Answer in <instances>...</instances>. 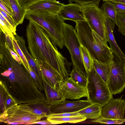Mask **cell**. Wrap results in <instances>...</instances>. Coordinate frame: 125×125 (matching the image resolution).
Returning <instances> with one entry per match:
<instances>
[{
    "label": "cell",
    "instance_id": "obj_5",
    "mask_svg": "<svg viewBox=\"0 0 125 125\" xmlns=\"http://www.w3.org/2000/svg\"><path fill=\"white\" fill-rule=\"evenodd\" d=\"M87 99L102 106L113 98L107 84L93 67L86 74Z\"/></svg>",
    "mask_w": 125,
    "mask_h": 125
},
{
    "label": "cell",
    "instance_id": "obj_11",
    "mask_svg": "<svg viewBox=\"0 0 125 125\" xmlns=\"http://www.w3.org/2000/svg\"><path fill=\"white\" fill-rule=\"evenodd\" d=\"M121 97L113 98L102 107L101 116L106 118L122 119L124 118L125 110V101Z\"/></svg>",
    "mask_w": 125,
    "mask_h": 125
},
{
    "label": "cell",
    "instance_id": "obj_18",
    "mask_svg": "<svg viewBox=\"0 0 125 125\" xmlns=\"http://www.w3.org/2000/svg\"><path fill=\"white\" fill-rule=\"evenodd\" d=\"M21 109L33 115L42 117H46V115L50 113V107L45 101L28 104H18Z\"/></svg>",
    "mask_w": 125,
    "mask_h": 125
},
{
    "label": "cell",
    "instance_id": "obj_37",
    "mask_svg": "<svg viewBox=\"0 0 125 125\" xmlns=\"http://www.w3.org/2000/svg\"><path fill=\"white\" fill-rule=\"evenodd\" d=\"M0 13L9 22L14 30L16 31V28L18 25L13 20L12 17L0 8Z\"/></svg>",
    "mask_w": 125,
    "mask_h": 125
},
{
    "label": "cell",
    "instance_id": "obj_40",
    "mask_svg": "<svg viewBox=\"0 0 125 125\" xmlns=\"http://www.w3.org/2000/svg\"><path fill=\"white\" fill-rule=\"evenodd\" d=\"M0 19L11 31L15 35H17L16 31L15 30L9 22L0 13Z\"/></svg>",
    "mask_w": 125,
    "mask_h": 125
},
{
    "label": "cell",
    "instance_id": "obj_41",
    "mask_svg": "<svg viewBox=\"0 0 125 125\" xmlns=\"http://www.w3.org/2000/svg\"><path fill=\"white\" fill-rule=\"evenodd\" d=\"M34 124H40L43 125H53L50 121L47 119L46 120H39L34 122L28 124L27 125Z\"/></svg>",
    "mask_w": 125,
    "mask_h": 125
},
{
    "label": "cell",
    "instance_id": "obj_35",
    "mask_svg": "<svg viewBox=\"0 0 125 125\" xmlns=\"http://www.w3.org/2000/svg\"><path fill=\"white\" fill-rule=\"evenodd\" d=\"M78 115H80L77 112L73 113H66L58 114L51 113L47 115L46 117H62Z\"/></svg>",
    "mask_w": 125,
    "mask_h": 125
},
{
    "label": "cell",
    "instance_id": "obj_1",
    "mask_svg": "<svg viewBox=\"0 0 125 125\" xmlns=\"http://www.w3.org/2000/svg\"><path fill=\"white\" fill-rule=\"evenodd\" d=\"M0 80L18 104L44 101L45 96L40 91L22 64L12 57L4 45L0 47Z\"/></svg>",
    "mask_w": 125,
    "mask_h": 125
},
{
    "label": "cell",
    "instance_id": "obj_44",
    "mask_svg": "<svg viewBox=\"0 0 125 125\" xmlns=\"http://www.w3.org/2000/svg\"><path fill=\"white\" fill-rule=\"evenodd\" d=\"M108 1H109V0H103V1L104 2H105Z\"/></svg>",
    "mask_w": 125,
    "mask_h": 125
},
{
    "label": "cell",
    "instance_id": "obj_19",
    "mask_svg": "<svg viewBox=\"0 0 125 125\" xmlns=\"http://www.w3.org/2000/svg\"><path fill=\"white\" fill-rule=\"evenodd\" d=\"M103 14L107 31L108 42L110 44V47L114 54L118 57L125 59V55L123 53L118 45L113 34L115 24L104 13Z\"/></svg>",
    "mask_w": 125,
    "mask_h": 125
},
{
    "label": "cell",
    "instance_id": "obj_42",
    "mask_svg": "<svg viewBox=\"0 0 125 125\" xmlns=\"http://www.w3.org/2000/svg\"><path fill=\"white\" fill-rule=\"evenodd\" d=\"M7 44L11 49L13 51L12 39L7 34L4 33Z\"/></svg>",
    "mask_w": 125,
    "mask_h": 125
},
{
    "label": "cell",
    "instance_id": "obj_24",
    "mask_svg": "<svg viewBox=\"0 0 125 125\" xmlns=\"http://www.w3.org/2000/svg\"><path fill=\"white\" fill-rule=\"evenodd\" d=\"M104 14L110 19L117 26V13L114 4L108 1L103 4L101 9Z\"/></svg>",
    "mask_w": 125,
    "mask_h": 125
},
{
    "label": "cell",
    "instance_id": "obj_31",
    "mask_svg": "<svg viewBox=\"0 0 125 125\" xmlns=\"http://www.w3.org/2000/svg\"><path fill=\"white\" fill-rule=\"evenodd\" d=\"M0 8L12 17V11L8 0H0Z\"/></svg>",
    "mask_w": 125,
    "mask_h": 125
},
{
    "label": "cell",
    "instance_id": "obj_25",
    "mask_svg": "<svg viewBox=\"0 0 125 125\" xmlns=\"http://www.w3.org/2000/svg\"><path fill=\"white\" fill-rule=\"evenodd\" d=\"M81 50L85 70L87 74L93 68L94 60L87 50L81 44Z\"/></svg>",
    "mask_w": 125,
    "mask_h": 125
},
{
    "label": "cell",
    "instance_id": "obj_3",
    "mask_svg": "<svg viewBox=\"0 0 125 125\" xmlns=\"http://www.w3.org/2000/svg\"><path fill=\"white\" fill-rule=\"evenodd\" d=\"M75 22V29L80 43L93 60L110 64L113 59L114 53L107 44L92 30L86 21Z\"/></svg>",
    "mask_w": 125,
    "mask_h": 125
},
{
    "label": "cell",
    "instance_id": "obj_17",
    "mask_svg": "<svg viewBox=\"0 0 125 125\" xmlns=\"http://www.w3.org/2000/svg\"><path fill=\"white\" fill-rule=\"evenodd\" d=\"M43 90L45 93V102L50 107L65 100L60 91L52 86L42 74Z\"/></svg>",
    "mask_w": 125,
    "mask_h": 125
},
{
    "label": "cell",
    "instance_id": "obj_4",
    "mask_svg": "<svg viewBox=\"0 0 125 125\" xmlns=\"http://www.w3.org/2000/svg\"><path fill=\"white\" fill-rule=\"evenodd\" d=\"M25 18L40 25L55 44L60 49L63 48L64 20L58 14L47 12H35L27 11Z\"/></svg>",
    "mask_w": 125,
    "mask_h": 125
},
{
    "label": "cell",
    "instance_id": "obj_16",
    "mask_svg": "<svg viewBox=\"0 0 125 125\" xmlns=\"http://www.w3.org/2000/svg\"><path fill=\"white\" fill-rule=\"evenodd\" d=\"M15 36L17 42L26 59L29 66L36 74L41 87L43 90L42 73L39 66L31 54L28 52L26 46L25 40L23 37L17 35H15Z\"/></svg>",
    "mask_w": 125,
    "mask_h": 125
},
{
    "label": "cell",
    "instance_id": "obj_27",
    "mask_svg": "<svg viewBox=\"0 0 125 125\" xmlns=\"http://www.w3.org/2000/svg\"><path fill=\"white\" fill-rule=\"evenodd\" d=\"M13 51L18 55L21 59L22 64L28 71L31 69L23 53L18 44L15 38L12 39Z\"/></svg>",
    "mask_w": 125,
    "mask_h": 125
},
{
    "label": "cell",
    "instance_id": "obj_15",
    "mask_svg": "<svg viewBox=\"0 0 125 125\" xmlns=\"http://www.w3.org/2000/svg\"><path fill=\"white\" fill-rule=\"evenodd\" d=\"M36 63L47 82L53 87L59 90L60 83L63 79L61 74L46 62Z\"/></svg>",
    "mask_w": 125,
    "mask_h": 125
},
{
    "label": "cell",
    "instance_id": "obj_13",
    "mask_svg": "<svg viewBox=\"0 0 125 125\" xmlns=\"http://www.w3.org/2000/svg\"><path fill=\"white\" fill-rule=\"evenodd\" d=\"M60 17L64 21L71 20L75 22L86 21L81 5L72 3L64 5L59 12Z\"/></svg>",
    "mask_w": 125,
    "mask_h": 125
},
{
    "label": "cell",
    "instance_id": "obj_9",
    "mask_svg": "<svg viewBox=\"0 0 125 125\" xmlns=\"http://www.w3.org/2000/svg\"><path fill=\"white\" fill-rule=\"evenodd\" d=\"M42 118L21 109L18 104L11 106L0 115V122L8 125H27Z\"/></svg>",
    "mask_w": 125,
    "mask_h": 125
},
{
    "label": "cell",
    "instance_id": "obj_10",
    "mask_svg": "<svg viewBox=\"0 0 125 125\" xmlns=\"http://www.w3.org/2000/svg\"><path fill=\"white\" fill-rule=\"evenodd\" d=\"M59 90L66 100H79L88 97L86 87L76 83L70 77L60 82Z\"/></svg>",
    "mask_w": 125,
    "mask_h": 125
},
{
    "label": "cell",
    "instance_id": "obj_8",
    "mask_svg": "<svg viewBox=\"0 0 125 125\" xmlns=\"http://www.w3.org/2000/svg\"><path fill=\"white\" fill-rule=\"evenodd\" d=\"M81 5L86 21L90 27L107 44V30L101 9L94 5Z\"/></svg>",
    "mask_w": 125,
    "mask_h": 125
},
{
    "label": "cell",
    "instance_id": "obj_28",
    "mask_svg": "<svg viewBox=\"0 0 125 125\" xmlns=\"http://www.w3.org/2000/svg\"><path fill=\"white\" fill-rule=\"evenodd\" d=\"M0 113H1L5 110V101L8 90L5 84L1 80H0Z\"/></svg>",
    "mask_w": 125,
    "mask_h": 125
},
{
    "label": "cell",
    "instance_id": "obj_30",
    "mask_svg": "<svg viewBox=\"0 0 125 125\" xmlns=\"http://www.w3.org/2000/svg\"><path fill=\"white\" fill-rule=\"evenodd\" d=\"M117 23L118 31L125 36V13H117Z\"/></svg>",
    "mask_w": 125,
    "mask_h": 125
},
{
    "label": "cell",
    "instance_id": "obj_43",
    "mask_svg": "<svg viewBox=\"0 0 125 125\" xmlns=\"http://www.w3.org/2000/svg\"><path fill=\"white\" fill-rule=\"evenodd\" d=\"M112 2H120L125 3V0H109Z\"/></svg>",
    "mask_w": 125,
    "mask_h": 125
},
{
    "label": "cell",
    "instance_id": "obj_29",
    "mask_svg": "<svg viewBox=\"0 0 125 125\" xmlns=\"http://www.w3.org/2000/svg\"><path fill=\"white\" fill-rule=\"evenodd\" d=\"M91 121L103 124H121L125 122V118L122 119H113L104 118L101 116Z\"/></svg>",
    "mask_w": 125,
    "mask_h": 125
},
{
    "label": "cell",
    "instance_id": "obj_12",
    "mask_svg": "<svg viewBox=\"0 0 125 125\" xmlns=\"http://www.w3.org/2000/svg\"><path fill=\"white\" fill-rule=\"evenodd\" d=\"M92 104L88 99L73 101H67L65 99L51 106L50 111L51 113L55 114L74 112H78Z\"/></svg>",
    "mask_w": 125,
    "mask_h": 125
},
{
    "label": "cell",
    "instance_id": "obj_22",
    "mask_svg": "<svg viewBox=\"0 0 125 125\" xmlns=\"http://www.w3.org/2000/svg\"><path fill=\"white\" fill-rule=\"evenodd\" d=\"M46 119L53 125L65 123H77L83 121L87 119L82 115L62 117H47Z\"/></svg>",
    "mask_w": 125,
    "mask_h": 125
},
{
    "label": "cell",
    "instance_id": "obj_38",
    "mask_svg": "<svg viewBox=\"0 0 125 125\" xmlns=\"http://www.w3.org/2000/svg\"><path fill=\"white\" fill-rule=\"evenodd\" d=\"M117 13H125V3L120 2H113Z\"/></svg>",
    "mask_w": 125,
    "mask_h": 125
},
{
    "label": "cell",
    "instance_id": "obj_45",
    "mask_svg": "<svg viewBox=\"0 0 125 125\" xmlns=\"http://www.w3.org/2000/svg\"></svg>",
    "mask_w": 125,
    "mask_h": 125
},
{
    "label": "cell",
    "instance_id": "obj_2",
    "mask_svg": "<svg viewBox=\"0 0 125 125\" xmlns=\"http://www.w3.org/2000/svg\"><path fill=\"white\" fill-rule=\"evenodd\" d=\"M26 35L28 49L36 62L47 63L58 71L63 79L69 77L72 63L58 51L41 26L29 21Z\"/></svg>",
    "mask_w": 125,
    "mask_h": 125
},
{
    "label": "cell",
    "instance_id": "obj_20",
    "mask_svg": "<svg viewBox=\"0 0 125 125\" xmlns=\"http://www.w3.org/2000/svg\"><path fill=\"white\" fill-rule=\"evenodd\" d=\"M12 12V17L18 25L23 22L27 10L20 5L18 0H8Z\"/></svg>",
    "mask_w": 125,
    "mask_h": 125
},
{
    "label": "cell",
    "instance_id": "obj_36",
    "mask_svg": "<svg viewBox=\"0 0 125 125\" xmlns=\"http://www.w3.org/2000/svg\"><path fill=\"white\" fill-rule=\"evenodd\" d=\"M46 0H18V2L21 6L26 10V8L30 5L37 2Z\"/></svg>",
    "mask_w": 125,
    "mask_h": 125
},
{
    "label": "cell",
    "instance_id": "obj_32",
    "mask_svg": "<svg viewBox=\"0 0 125 125\" xmlns=\"http://www.w3.org/2000/svg\"><path fill=\"white\" fill-rule=\"evenodd\" d=\"M101 0H68L70 3L74 2L81 5H94L98 6Z\"/></svg>",
    "mask_w": 125,
    "mask_h": 125
},
{
    "label": "cell",
    "instance_id": "obj_6",
    "mask_svg": "<svg viewBox=\"0 0 125 125\" xmlns=\"http://www.w3.org/2000/svg\"><path fill=\"white\" fill-rule=\"evenodd\" d=\"M63 38L64 45L70 53L73 67L86 76L81 55V44L76 31L72 26L65 22Z\"/></svg>",
    "mask_w": 125,
    "mask_h": 125
},
{
    "label": "cell",
    "instance_id": "obj_14",
    "mask_svg": "<svg viewBox=\"0 0 125 125\" xmlns=\"http://www.w3.org/2000/svg\"><path fill=\"white\" fill-rule=\"evenodd\" d=\"M64 5L56 0H43L30 5L26 8V10L32 12H47L58 14L61 8Z\"/></svg>",
    "mask_w": 125,
    "mask_h": 125
},
{
    "label": "cell",
    "instance_id": "obj_34",
    "mask_svg": "<svg viewBox=\"0 0 125 125\" xmlns=\"http://www.w3.org/2000/svg\"><path fill=\"white\" fill-rule=\"evenodd\" d=\"M0 30L2 31L3 33L7 34L12 39L15 38L14 35L11 30L0 19Z\"/></svg>",
    "mask_w": 125,
    "mask_h": 125
},
{
    "label": "cell",
    "instance_id": "obj_7",
    "mask_svg": "<svg viewBox=\"0 0 125 125\" xmlns=\"http://www.w3.org/2000/svg\"><path fill=\"white\" fill-rule=\"evenodd\" d=\"M114 56L107 84L111 94L115 95L122 93L125 88V59L114 53Z\"/></svg>",
    "mask_w": 125,
    "mask_h": 125
},
{
    "label": "cell",
    "instance_id": "obj_39",
    "mask_svg": "<svg viewBox=\"0 0 125 125\" xmlns=\"http://www.w3.org/2000/svg\"><path fill=\"white\" fill-rule=\"evenodd\" d=\"M5 44L6 47L8 49L10 52L13 58L19 63L21 64H22L21 59L18 55L13 51L9 48L8 45L7 44L6 42V41L5 42Z\"/></svg>",
    "mask_w": 125,
    "mask_h": 125
},
{
    "label": "cell",
    "instance_id": "obj_26",
    "mask_svg": "<svg viewBox=\"0 0 125 125\" xmlns=\"http://www.w3.org/2000/svg\"><path fill=\"white\" fill-rule=\"evenodd\" d=\"M69 76L75 82L86 87L87 83L86 76L81 74L74 68H73L70 73Z\"/></svg>",
    "mask_w": 125,
    "mask_h": 125
},
{
    "label": "cell",
    "instance_id": "obj_21",
    "mask_svg": "<svg viewBox=\"0 0 125 125\" xmlns=\"http://www.w3.org/2000/svg\"><path fill=\"white\" fill-rule=\"evenodd\" d=\"M102 107L98 104L93 103L77 112L80 115L84 116L87 119L94 120L101 116Z\"/></svg>",
    "mask_w": 125,
    "mask_h": 125
},
{
    "label": "cell",
    "instance_id": "obj_33",
    "mask_svg": "<svg viewBox=\"0 0 125 125\" xmlns=\"http://www.w3.org/2000/svg\"><path fill=\"white\" fill-rule=\"evenodd\" d=\"M17 104H18L16 100L8 91L5 101V110L14 105Z\"/></svg>",
    "mask_w": 125,
    "mask_h": 125
},
{
    "label": "cell",
    "instance_id": "obj_23",
    "mask_svg": "<svg viewBox=\"0 0 125 125\" xmlns=\"http://www.w3.org/2000/svg\"><path fill=\"white\" fill-rule=\"evenodd\" d=\"M110 64L103 63L95 60L94 61L93 67L106 84L110 72Z\"/></svg>",
    "mask_w": 125,
    "mask_h": 125
}]
</instances>
